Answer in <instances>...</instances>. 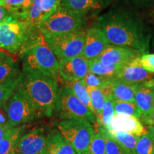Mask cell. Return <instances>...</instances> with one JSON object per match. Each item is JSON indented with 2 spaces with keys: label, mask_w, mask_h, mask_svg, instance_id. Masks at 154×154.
<instances>
[{
  "label": "cell",
  "mask_w": 154,
  "mask_h": 154,
  "mask_svg": "<svg viewBox=\"0 0 154 154\" xmlns=\"http://www.w3.org/2000/svg\"><path fill=\"white\" fill-rule=\"evenodd\" d=\"M94 26L103 32L110 44L129 47L142 54L149 50L151 33L144 23L124 9H113L96 19Z\"/></svg>",
  "instance_id": "1"
},
{
  "label": "cell",
  "mask_w": 154,
  "mask_h": 154,
  "mask_svg": "<svg viewBox=\"0 0 154 154\" xmlns=\"http://www.w3.org/2000/svg\"><path fill=\"white\" fill-rule=\"evenodd\" d=\"M18 86L33 103L40 118L53 115L59 90L57 81L40 74L22 73Z\"/></svg>",
  "instance_id": "2"
},
{
  "label": "cell",
  "mask_w": 154,
  "mask_h": 154,
  "mask_svg": "<svg viewBox=\"0 0 154 154\" xmlns=\"http://www.w3.org/2000/svg\"><path fill=\"white\" fill-rule=\"evenodd\" d=\"M38 27L22 20L19 11L12 13L5 22L0 24V49L21 54L42 41Z\"/></svg>",
  "instance_id": "3"
},
{
  "label": "cell",
  "mask_w": 154,
  "mask_h": 154,
  "mask_svg": "<svg viewBox=\"0 0 154 154\" xmlns=\"http://www.w3.org/2000/svg\"><path fill=\"white\" fill-rule=\"evenodd\" d=\"M22 73H33L57 81L59 76V61L47 44L41 41L20 54Z\"/></svg>",
  "instance_id": "4"
},
{
  "label": "cell",
  "mask_w": 154,
  "mask_h": 154,
  "mask_svg": "<svg viewBox=\"0 0 154 154\" xmlns=\"http://www.w3.org/2000/svg\"><path fill=\"white\" fill-rule=\"evenodd\" d=\"M84 17L76 11L60 6L38 28L43 36L70 33L84 28Z\"/></svg>",
  "instance_id": "5"
},
{
  "label": "cell",
  "mask_w": 154,
  "mask_h": 154,
  "mask_svg": "<svg viewBox=\"0 0 154 154\" xmlns=\"http://www.w3.org/2000/svg\"><path fill=\"white\" fill-rule=\"evenodd\" d=\"M86 29L84 28L70 33L44 36L49 49L59 61L82 56L84 48Z\"/></svg>",
  "instance_id": "6"
},
{
  "label": "cell",
  "mask_w": 154,
  "mask_h": 154,
  "mask_svg": "<svg viewBox=\"0 0 154 154\" xmlns=\"http://www.w3.org/2000/svg\"><path fill=\"white\" fill-rule=\"evenodd\" d=\"M57 128L77 153H89L94 134L91 123L85 120H63L57 123Z\"/></svg>",
  "instance_id": "7"
},
{
  "label": "cell",
  "mask_w": 154,
  "mask_h": 154,
  "mask_svg": "<svg viewBox=\"0 0 154 154\" xmlns=\"http://www.w3.org/2000/svg\"><path fill=\"white\" fill-rule=\"evenodd\" d=\"M54 112L63 120H85L96 123L94 113L83 104L68 85L59 88Z\"/></svg>",
  "instance_id": "8"
},
{
  "label": "cell",
  "mask_w": 154,
  "mask_h": 154,
  "mask_svg": "<svg viewBox=\"0 0 154 154\" xmlns=\"http://www.w3.org/2000/svg\"><path fill=\"white\" fill-rule=\"evenodd\" d=\"M3 108L11 128L22 126L40 118L33 103L19 86Z\"/></svg>",
  "instance_id": "9"
},
{
  "label": "cell",
  "mask_w": 154,
  "mask_h": 154,
  "mask_svg": "<svg viewBox=\"0 0 154 154\" xmlns=\"http://www.w3.org/2000/svg\"><path fill=\"white\" fill-rule=\"evenodd\" d=\"M89 72V61L82 56L59 61V76L68 83L84 79Z\"/></svg>",
  "instance_id": "10"
},
{
  "label": "cell",
  "mask_w": 154,
  "mask_h": 154,
  "mask_svg": "<svg viewBox=\"0 0 154 154\" xmlns=\"http://www.w3.org/2000/svg\"><path fill=\"white\" fill-rule=\"evenodd\" d=\"M47 134L44 128H37L24 134L17 146L15 154H42Z\"/></svg>",
  "instance_id": "11"
},
{
  "label": "cell",
  "mask_w": 154,
  "mask_h": 154,
  "mask_svg": "<svg viewBox=\"0 0 154 154\" xmlns=\"http://www.w3.org/2000/svg\"><path fill=\"white\" fill-rule=\"evenodd\" d=\"M142 54L138 50L129 47L109 44L97 59L105 65H121L129 62Z\"/></svg>",
  "instance_id": "12"
},
{
  "label": "cell",
  "mask_w": 154,
  "mask_h": 154,
  "mask_svg": "<svg viewBox=\"0 0 154 154\" xmlns=\"http://www.w3.org/2000/svg\"><path fill=\"white\" fill-rule=\"evenodd\" d=\"M104 34L95 26L86 29L84 48L82 56L88 61L99 58L109 45Z\"/></svg>",
  "instance_id": "13"
},
{
  "label": "cell",
  "mask_w": 154,
  "mask_h": 154,
  "mask_svg": "<svg viewBox=\"0 0 154 154\" xmlns=\"http://www.w3.org/2000/svg\"><path fill=\"white\" fill-rule=\"evenodd\" d=\"M153 77L154 74L145 70L136 57L123 65L115 79L128 84H138L154 79Z\"/></svg>",
  "instance_id": "14"
},
{
  "label": "cell",
  "mask_w": 154,
  "mask_h": 154,
  "mask_svg": "<svg viewBox=\"0 0 154 154\" xmlns=\"http://www.w3.org/2000/svg\"><path fill=\"white\" fill-rule=\"evenodd\" d=\"M106 130L126 132L138 136H143L148 132L139 119L120 115L114 116L110 126Z\"/></svg>",
  "instance_id": "15"
},
{
  "label": "cell",
  "mask_w": 154,
  "mask_h": 154,
  "mask_svg": "<svg viewBox=\"0 0 154 154\" xmlns=\"http://www.w3.org/2000/svg\"><path fill=\"white\" fill-rule=\"evenodd\" d=\"M113 0H61V6L80 13L84 17L96 14L109 5Z\"/></svg>",
  "instance_id": "16"
},
{
  "label": "cell",
  "mask_w": 154,
  "mask_h": 154,
  "mask_svg": "<svg viewBox=\"0 0 154 154\" xmlns=\"http://www.w3.org/2000/svg\"><path fill=\"white\" fill-rule=\"evenodd\" d=\"M153 89L154 79L137 84L135 103L141 112V117L149 114L154 109Z\"/></svg>",
  "instance_id": "17"
},
{
  "label": "cell",
  "mask_w": 154,
  "mask_h": 154,
  "mask_svg": "<svg viewBox=\"0 0 154 154\" xmlns=\"http://www.w3.org/2000/svg\"><path fill=\"white\" fill-rule=\"evenodd\" d=\"M42 154H78L72 146L63 137L58 130L47 134V143Z\"/></svg>",
  "instance_id": "18"
},
{
  "label": "cell",
  "mask_w": 154,
  "mask_h": 154,
  "mask_svg": "<svg viewBox=\"0 0 154 154\" xmlns=\"http://www.w3.org/2000/svg\"><path fill=\"white\" fill-rule=\"evenodd\" d=\"M26 126L22 125L10 128L0 140V154H15L19 142L26 130Z\"/></svg>",
  "instance_id": "19"
},
{
  "label": "cell",
  "mask_w": 154,
  "mask_h": 154,
  "mask_svg": "<svg viewBox=\"0 0 154 154\" xmlns=\"http://www.w3.org/2000/svg\"><path fill=\"white\" fill-rule=\"evenodd\" d=\"M137 84H131L113 79L112 81V96L114 100L135 102Z\"/></svg>",
  "instance_id": "20"
},
{
  "label": "cell",
  "mask_w": 154,
  "mask_h": 154,
  "mask_svg": "<svg viewBox=\"0 0 154 154\" xmlns=\"http://www.w3.org/2000/svg\"><path fill=\"white\" fill-rule=\"evenodd\" d=\"M22 75L18 64L11 56L0 62V84L16 79Z\"/></svg>",
  "instance_id": "21"
},
{
  "label": "cell",
  "mask_w": 154,
  "mask_h": 154,
  "mask_svg": "<svg viewBox=\"0 0 154 154\" xmlns=\"http://www.w3.org/2000/svg\"><path fill=\"white\" fill-rule=\"evenodd\" d=\"M106 134L109 135L111 138L116 140L123 147L125 148L131 154H135V149L137 145L139 136L122 131H107L103 127L100 126Z\"/></svg>",
  "instance_id": "22"
},
{
  "label": "cell",
  "mask_w": 154,
  "mask_h": 154,
  "mask_svg": "<svg viewBox=\"0 0 154 154\" xmlns=\"http://www.w3.org/2000/svg\"><path fill=\"white\" fill-rule=\"evenodd\" d=\"M19 14L23 20L36 27H38V26L44 22L45 19L40 0H35L27 10L20 11Z\"/></svg>",
  "instance_id": "23"
},
{
  "label": "cell",
  "mask_w": 154,
  "mask_h": 154,
  "mask_svg": "<svg viewBox=\"0 0 154 154\" xmlns=\"http://www.w3.org/2000/svg\"><path fill=\"white\" fill-rule=\"evenodd\" d=\"M121 67V65L103 64L97 59L89 61V72L109 79H115Z\"/></svg>",
  "instance_id": "24"
},
{
  "label": "cell",
  "mask_w": 154,
  "mask_h": 154,
  "mask_svg": "<svg viewBox=\"0 0 154 154\" xmlns=\"http://www.w3.org/2000/svg\"><path fill=\"white\" fill-rule=\"evenodd\" d=\"M113 104L116 115L134 116L138 119H140L141 117V112L135 102L113 100Z\"/></svg>",
  "instance_id": "25"
},
{
  "label": "cell",
  "mask_w": 154,
  "mask_h": 154,
  "mask_svg": "<svg viewBox=\"0 0 154 154\" xmlns=\"http://www.w3.org/2000/svg\"><path fill=\"white\" fill-rule=\"evenodd\" d=\"M88 92L89 94L90 99H91V105L93 107L96 118L99 117L101 114L102 109L106 100V98L101 88L99 87H94V86H86Z\"/></svg>",
  "instance_id": "26"
},
{
  "label": "cell",
  "mask_w": 154,
  "mask_h": 154,
  "mask_svg": "<svg viewBox=\"0 0 154 154\" xmlns=\"http://www.w3.org/2000/svg\"><path fill=\"white\" fill-rule=\"evenodd\" d=\"M113 99H106L103 106L101 114L96 118V122L98 125L107 129L110 126L111 121L114 117V104H113Z\"/></svg>",
  "instance_id": "27"
},
{
  "label": "cell",
  "mask_w": 154,
  "mask_h": 154,
  "mask_svg": "<svg viewBox=\"0 0 154 154\" xmlns=\"http://www.w3.org/2000/svg\"><path fill=\"white\" fill-rule=\"evenodd\" d=\"M69 87L72 88L73 92L76 96V97L80 100L81 102L86 106L89 110H91L94 113L93 107H92L91 99H90L89 94H88L87 88L84 85L82 81L70 82L67 84ZM95 114V113H94Z\"/></svg>",
  "instance_id": "28"
},
{
  "label": "cell",
  "mask_w": 154,
  "mask_h": 154,
  "mask_svg": "<svg viewBox=\"0 0 154 154\" xmlns=\"http://www.w3.org/2000/svg\"><path fill=\"white\" fill-rule=\"evenodd\" d=\"M22 75L14 80L9 81L4 84H0V108L4 106V105L7 103V101L14 93L22 80Z\"/></svg>",
  "instance_id": "29"
},
{
  "label": "cell",
  "mask_w": 154,
  "mask_h": 154,
  "mask_svg": "<svg viewBox=\"0 0 154 154\" xmlns=\"http://www.w3.org/2000/svg\"><path fill=\"white\" fill-rule=\"evenodd\" d=\"M135 154H154V142L149 132L139 136Z\"/></svg>",
  "instance_id": "30"
},
{
  "label": "cell",
  "mask_w": 154,
  "mask_h": 154,
  "mask_svg": "<svg viewBox=\"0 0 154 154\" xmlns=\"http://www.w3.org/2000/svg\"><path fill=\"white\" fill-rule=\"evenodd\" d=\"M89 154H106V138L99 129L94 132L90 145Z\"/></svg>",
  "instance_id": "31"
},
{
  "label": "cell",
  "mask_w": 154,
  "mask_h": 154,
  "mask_svg": "<svg viewBox=\"0 0 154 154\" xmlns=\"http://www.w3.org/2000/svg\"><path fill=\"white\" fill-rule=\"evenodd\" d=\"M98 129L104 134L106 138V154H131L125 148L123 147L116 140L111 138L109 135L102 130L99 126Z\"/></svg>",
  "instance_id": "32"
},
{
  "label": "cell",
  "mask_w": 154,
  "mask_h": 154,
  "mask_svg": "<svg viewBox=\"0 0 154 154\" xmlns=\"http://www.w3.org/2000/svg\"><path fill=\"white\" fill-rule=\"evenodd\" d=\"M113 79H109L106 77H103L101 76H98L91 72H88V74L84 77L82 80L86 86H94V87L101 88L108 83L110 82Z\"/></svg>",
  "instance_id": "33"
},
{
  "label": "cell",
  "mask_w": 154,
  "mask_h": 154,
  "mask_svg": "<svg viewBox=\"0 0 154 154\" xmlns=\"http://www.w3.org/2000/svg\"><path fill=\"white\" fill-rule=\"evenodd\" d=\"M41 7L43 11L45 20L53 12L57 10L58 7L61 6V0H40Z\"/></svg>",
  "instance_id": "34"
},
{
  "label": "cell",
  "mask_w": 154,
  "mask_h": 154,
  "mask_svg": "<svg viewBox=\"0 0 154 154\" xmlns=\"http://www.w3.org/2000/svg\"><path fill=\"white\" fill-rule=\"evenodd\" d=\"M138 60L145 70L154 74V54H143L138 57Z\"/></svg>",
  "instance_id": "35"
},
{
  "label": "cell",
  "mask_w": 154,
  "mask_h": 154,
  "mask_svg": "<svg viewBox=\"0 0 154 154\" xmlns=\"http://www.w3.org/2000/svg\"><path fill=\"white\" fill-rule=\"evenodd\" d=\"M24 2L25 0H0V5L14 13L21 11Z\"/></svg>",
  "instance_id": "36"
},
{
  "label": "cell",
  "mask_w": 154,
  "mask_h": 154,
  "mask_svg": "<svg viewBox=\"0 0 154 154\" xmlns=\"http://www.w3.org/2000/svg\"><path fill=\"white\" fill-rule=\"evenodd\" d=\"M12 13L7 10L5 7L0 5V24L5 22Z\"/></svg>",
  "instance_id": "37"
},
{
  "label": "cell",
  "mask_w": 154,
  "mask_h": 154,
  "mask_svg": "<svg viewBox=\"0 0 154 154\" xmlns=\"http://www.w3.org/2000/svg\"><path fill=\"white\" fill-rule=\"evenodd\" d=\"M140 119L144 124L149 125V126H154V109L149 114L146 115L145 116H142Z\"/></svg>",
  "instance_id": "38"
},
{
  "label": "cell",
  "mask_w": 154,
  "mask_h": 154,
  "mask_svg": "<svg viewBox=\"0 0 154 154\" xmlns=\"http://www.w3.org/2000/svg\"><path fill=\"white\" fill-rule=\"evenodd\" d=\"M137 5L148 6L154 2V0H132Z\"/></svg>",
  "instance_id": "39"
},
{
  "label": "cell",
  "mask_w": 154,
  "mask_h": 154,
  "mask_svg": "<svg viewBox=\"0 0 154 154\" xmlns=\"http://www.w3.org/2000/svg\"><path fill=\"white\" fill-rule=\"evenodd\" d=\"M11 127L9 126H5V125L0 124V140L2 139L4 136H5V134H7V132L8 131V130Z\"/></svg>",
  "instance_id": "40"
},
{
  "label": "cell",
  "mask_w": 154,
  "mask_h": 154,
  "mask_svg": "<svg viewBox=\"0 0 154 154\" xmlns=\"http://www.w3.org/2000/svg\"><path fill=\"white\" fill-rule=\"evenodd\" d=\"M34 1H35V0H25V2L24 4V5H23L21 11L27 10V9L31 7V5L34 2Z\"/></svg>",
  "instance_id": "41"
},
{
  "label": "cell",
  "mask_w": 154,
  "mask_h": 154,
  "mask_svg": "<svg viewBox=\"0 0 154 154\" xmlns=\"http://www.w3.org/2000/svg\"><path fill=\"white\" fill-rule=\"evenodd\" d=\"M9 56V55L8 54L6 53L5 51L0 50V62L5 60V59H7V58Z\"/></svg>",
  "instance_id": "42"
},
{
  "label": "cell",
  "mask_w": 154,
  "mask_h": 154,
  "mask_svg": "<svg viewBox=\"0 0 154 154\" xmlns=\"http://www.w3.org/2000/svg\"><path fill=\"white\" fill-rule=\"evenodd\" d=\"M148 132H149V134L151 135L152 139H153V142H154V126H149V129H148Z\"/></svg>",
  "instance_id": "43"
},
{
  "label": "cell",
  "mask_w": 154,
  "mask_h": 154,
  "mask_svg": "<svg viewBox=\"0 0 154 154\" xmlns=\"http://www.w3.org/2000/svg\"><path fill=\"white\" fill-rule=\"evenodd\" d=\"M153 102H154V89H153Z\"/></svg>",
  "instance_id": "44"
},
{
  "label": "cell",
  "mask_w": 154,
  "mask_h": 154,
  "mask_svg": "<svg viewBox=\"0 0 154 154\" xmlns=\"http://www.w3.org/2000/svg\"><path fill=\"white\" fill-rule=\"evenodd\" d=\"M153 47H154V42H153Z\"/></svg>",
  "instance_id": "45"
},
{
  "label": "cell",
  "mask_w": 154,
  "mask_h": 154,
  "mask_svg": "<svg viewBox=\"0 0 154 154\" xmlns=\"http://www.w3.org/2000/svg\"><path fill=\"white\" fill-rule=\"evenodd\" d=\"M88 154H89V153H88Z\"/></svg>",
  "instance_id": "46"
},
{
  "label": "cell",
  "mask_w": 154,
  "mask_h": 154,
  "mask_svg": "<svg viewBox=\"0 0 154 154\" xmlns=\"http://www.w3.org/2000/svg\"></svg>",
  "instance_id": "47"
}]
</instances>
